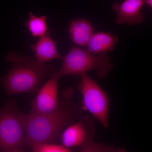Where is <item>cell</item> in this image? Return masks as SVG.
I'll return each instance as SVG.
<instances>
[{
  "label": "cell",
  "instance_id": "1",
  "mask_svg": "<svg viewBox=\"0 0 152 152\" xmlns=\"http://www.w3.org/2000/svg\"><path fill=\"white\" fill-rule=\"evenodd\" d=\"M73 92L69 89L62 93L56 110L46 114L32 111L26 120V146L31 149L38 145L54 143L69 125L81 118V109L73 102Z\"/></svg>",
  "mask_w": 152,
  "mask_h": 152
},
{
  "label": "cell",
  "instance_id": "2",
  "mask_svg": "<svg viewBox=\"0 0 152 152\" xmlns=\"http://www.w3.org/2000/svg\"><path fill=\"white\" fill-rule=\"evenodd\" d=\"M6 59L12 63V67L6 76L0 78V83L9 96L37 93L42 81L52 71L50 65L14 52L10 53Z\"/></svg>",
  "mask_w": 152,
  "mask_h": 152
},
{
  "label": "cell",
  "instance_id": "3",
  "mask_svg": "<svg viewBox=\"0 0 152 152\" xmlns=\"http://www.w3.org/2000/svg\"><path fill=\"white\" fill-rule=\"evenodd\" d=\"M26 117L18 109L14 101H9L0 108V152L24 151Z\"/></svg>",
  "mask_w": 152,
  "mask_h": 152
},
{
  "label": "cell",
  "instance_id": "4",
  "mask_svg": "<svg viewBox=\"0 0 152 152\" xmlns=\"http://www.w3.org/2000/svg\"><path fill=\"white\" fill-rule=\"evenodd\" d=\"M62 65L57 72L59 79L69 75L79 76L94 70L98 77L104 78L113 69V65L107 53L97 55L87 50L73 47L62 59Z\"/></svg>",
  "mask_w": 152,
  "mask_h": 152
},
{
  "label": "cell",
  "instance_id": "5",
  "mask_svg": "<svg viewBox=\"0 0 152 152\" xmlns=\"http://www.w3.org/2000/svg\"><path fill=\"white\" fill-rule=\"evenodd\" d=\"M79 89L83 97L82 109L88 111L106 128L109 127L110 102L104 90L87 73L79 76Z\"/></svg>",
  "mask_w": 152,
  "mask_h": 152
},
{
  "label": "cell",
  "instance_id": "6",
  "mask_svg": "<svg viewBox=\"0 0 152 152\" xmlns=\"http://www.w3.org/2000/svg\"><path fill=\"white\" fill-rule=\"evenodd\" d=\"M94 131L92 120L88 116L81 117L78 121L69 125L62 132L60 135L62 145L69 149L79 148L81 151L92 142Z\"/></svg>",
  "mask_w": 152,
  "mask_h": 152
},
{
  "label": "cell",
  "instance_id": "7",
  "mask_svg": "<svg viewBox=\"0 0 152 152\" xmlns=\"http://www.w3.org/2000/svg\"><path fill=\"white\" fill-rule=\"evenodd\" d=\"M57 72L54 71L50 79L38 91L37 95L31 104L32 111L38 114H46L53 111L58 107L60 100L58 96Z\"/></svg>",
  "mask_w": 152,
  "mask_h": 152
},
{
  "label": "cell",
  "instance_id": "8",
  "mask_svg": "<svg viewBox=\"0 0 152 152\" xmlns=\"http://www.w3.org/2000/svg\"><path fill=\"white\" fill-rule=\"evenodd\" d=\"M145 4L144 0H124L121 3H114L112 8L117 13L115 23L129 26L142 23L145 19L141 12Z\"/></svg>",
  "mask_w": 152,
  "mask_h": 152
},
{
  "label": "cell",
  "instance_id": "9",
  "mask_svg": "<svg viewBox=\"0 0 152 152\" xmlns=\"http://www.w3.org/2000/svg\"><path fill=\"white\" fill-rule=\"evenodd\" d=\"M49 35L50 33L40 37L36 44L31 45L36 60L42 64L56 59L62 60L63 58L57 50V42Z\"/></svg>",
  "mask_w": 152,
  "mask_h": 152
},
{
  "label": "cell",
  "instance_id": "10",
  "mask_svg": "<svg viewBox=\"0 0 152 152\" xmlns=\"http://www.w3.org/2000/svg\"><path fill=\"white\" fill-rule=\"evenodd\" d=\"M94 31L91 22L85 19H75L69 26L71 39L75 45L82 47L87 46Z\"/></svg>",
  "mask_w": 152,
  "mask_h": 152
},
{
  "label": "cell",
  "instance_id": "11",
  "mask_svg": "<svg viewBox=\"0 0 152 152\" xmlns=\"http://www.w3.org/2000/svg\"><path fill=\"white\" fill-rule=\"evenodd\" d=\"M118 41V37L109 32H98L93 34L87 45V50L94 54L108 53L113 50Z\"/></svg>",
  "mask_w": 152,
  "mask_h": 152
},
{
  "label": "cell",
  "instance_id": "12",
  "mask_svg": "<svg viewBox=\"0 0 152 152\" xmlns=\"http://www.w3.org/2000/svg\"><path fill=\"white\" fill-rule=\"evenodd\" d=\"M25 25L31 35L34 37H40L50 33L45 16L36 17L32 13L29 12L28 20Z\"/></svg>",
  "mask_w": 152,
  "mask_h": 152
},
{
  "label": "cell",
  "instance_id": "13",
  "mask_svg": "<svg viewBox=\"0 0 152 152\" xmlns=\"http://www.w3.org/2000/svg\"><path fill=\"white\" fill-rule=\"evenodd\" d=\"M34 152H69L72 150L67 148L62 145H58L54 143H48L38 145L32 149Z\"/></svg>",
  "mask_w": 152,
  "mask_h": 152
},
{
  "label": "cell",
  "instance_id": "14",
  "mask_svg": "<svg viewBox=\"0 0 152 152\" xmlns=\"http://www.w3.org/2000/svg\"><path fill=\"white\" fill-rule=\"evenodd\" d=\"M145 4H147L150 7L152 8V0H144Z\"/></svg>",
  "mask_w": 152,
  "mask_h": 152
}]
</instances>
